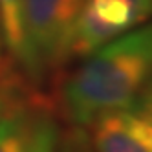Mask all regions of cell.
<instances>
[{
	"label": "cell",
	"mask_w": 152,
	"mask_h": 152,
	"mask_svg": "<svg viewBox=\"0 0 152 152\" xmlns=\"http://www.w3.org/2000/svg\"><path fill=\"white\" fill-rule=\"evenodd\" d=\"M26 101H28V95L22 90V84H20L18 77L0 83V117Z\"/></svg>",
	"instance_id": "ba28073f"
},
{
	"label": "cell",
	"mask_w": 152,
	"mask_h": 152,
	"mask_svg": "<svg viewBox=\"0 0 152 152\" xmlns=\"http://www.w3.org/2000/svg\"><path fill=\"white\" fill-rule=\"evenodd\" d=\"M28 152H62V136L51 115L33 103L29 119Z\"/></svg>",
	"instance_id": "52a82bcc"
},
{
	"label": "cell",
	"mask_w": 152,
	"mask_h": 152,
	"mask_svg": "<svg viewBox=\"0 0 152 152\" xmlns=\"http://www.w3.org/2000/svg\"><path fill=\"white\" fill-rule=\"evenodd\" d=\"M152 79V22L112 39L86 55L64 81L61 108L75 126L108 110L128 108Z\"/></svg>",
	"instance_id": "6da1fadb"
},
{
	"label": "cell",
	"mask_w": 152,
	"mask_h": 152,
	"mask_svg": "<svg viewBox=\"0 0 152 152\" xmlns=\"http://www.w3.org/2000/svg\"><path fill=\"white\" fill-rule=\"evenodd\" d=\"M22 2L24 0H0V29L2 42L11 57L22 66L24 61V26H22Z\"/></svg>",
	"instance_id": "8992f818"
},
{
	"label": "cell",
	"mask_w": 152,
	"mask_h": 152,
	"mask_svg": "<svg viewBox=\"0 0 152 152\" xmlns=\"http://www.w3.org/2000/svg\"><path fill=\"white\" fill-rule=\"evenodd\" d=\"M83 0H24V61L22 68L40 81L68 61L70 42Z\"/></svg>",
	"instance_id": "7a4b0ae2"
},
{
	"label": "cell",
	"mask_w": 152,
	"mask_h": 152,
	"mask_svg": "<svg viewBox=\"0 0 152 152\" xmlns=\"http://www.w3.org/2000/svg\"><path fill=\"white\" fill-rule=\"evenodd\" d=\"M141 94H143V95H150L152 97V79L147 83V86H145V90L143 92H141Z\"/></svg>",
	"instance_id": "8fae6325"
},
{
	"label": "cell",
	"mask_w": 152,
	"mask_h": 152,
	"mask_svg": "<svg viewBox=\"0 0 152 152\" xmlns=\"http://www.w3.org/2000/svg\"><path fill=\"white\" fill-rule=\"evenodd\" d=\"M152 18V0H83L68 57H86Z\"/></svg>",
	"instance_id": "3957f363"
},
{
	"label": "cell",
	"mask_w": 152,
	"mask_h": 152,
	"mask_svg": "<svg viewBox=\"0 0 152 152\" xmlns=\"http://www.w3.org/2000/svg\"><path fill=\"white\" fill-rule=\"evenodd\" d=\"M11 79H17V73L13 70V64L0 55V83L11 81Z\"/></svg>",
	"instance_id": "30bf717a"
},
{
	"label": "cell",
	"mask_w": 152,
	"mask_h": 152,
	"mask_svg": "<svg viewBox=\"0 0 152 152\" xmlns=\"http://www.w3.org/2000/svg\"><path fill=\"white\" fill-rule=\"evenodd\" d=\"M0 55H2V29H0Z\"/></svg>",
	"instance_id": "7c38bea8"
},
{
	"label": "cell",
	"mask_w": 152,
	"mask_h": 152,
	"mask_svg": "<svg viewBox=\"0 0 152 152\" xmlns=\"http://www.w3.org/2000/svg\"><path fill=\"white\" fill-rule=\"evenodd\" d=\"M31 103H22L0 117V152H28Z\"/></svg>",
	"instance_id": "5b68a950"
},
{
	"label": "cell",
	"mask_w": 152,
	"mask_h": 152,
	"mask_svg": "<svg viewBox=\"0 0 152 152\" xmlns=\"http://www.w3.org/2000/svg\"><path fill=\"white\" fill-rule=\"evenodd\" d=\"M128 108L152 125V97L150 95H143V94H141L139 99H136Z\"/></svg>",
	"instance_id": "9c48e42d"
},
{
	"label": "cell",
	"mask_w": 152,
	"mask_h": 152,
	"mask_svg": "<svg viewBox=\"0 0 152 152\" xmlns=\"http://www.w3.org/2000/svg\"><path fill=\"white\" fill-rule=\"evenodd\" d=\"M90 126L94 152H152V125L130 108L103 112Z\"/></svg>",
	"instance_id": "277c9868"
}]
</instances>
